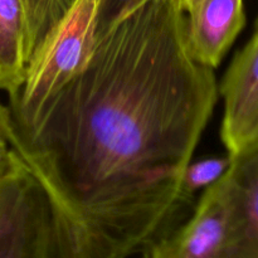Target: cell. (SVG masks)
<instances>
[{
    "label": "cell",
    "instance_id": "obj_1",
    "mask_svg": "<svg viewBox=\"0 0 258 258\" xmlns=\"http://www.w3.org/2000/svg\"><path fill=\"white\" fill-rule=\"evenodd\" d=\"M218 97L180 0H144L96 37L34 126L3 130L47 197L52 258H130L173 229Z\"/></svg>",
    "mask_w": 258,
    "mask_h": 258
},
{
    "label": "cell",
    "instance_id": "obj_2",
    "mask_svg": "<svg viewBox=\"0 0 258 258\" xmlns=\"http://www.w3.org/2000/svg\"><path fill=\"white\" fill-rule=\"evenodd\" d=\"M97 0H76L28 63L18 91L9 96L15 130L28 131L57 93L87 64L96 42Z\"/></svg>",
    "mask_w": 258,
    "mask_h": 258
},
{
    "label": "cell",
    "instance_id": "obj_3",
    "mask_svg": "<svg viewBox=\"0 0 258 258\" xmlns=\"http://www.w3.org/2000/svg\"><path fill=\"white\" fill-rule=\"evenodd\" d=\"M0 258H52L47 197L12 149L0 161Z\"/></svg>",
    "mask_w": 258,
    "mask_h": 258
},
{
    "label": "cell",
    "instance_id": "obj_4",
    "mask_svg": "<svg viewBox=\"0 0 258 258\" xmlns=\"http://www.w3.org/2000/svg\"><path fill=\"white\" fill-rule=\"evenodd\" d=\"M233 209V169L204 189L190 218L149 244L143 258H219Z\"/></svg>",
    "mask_w": 258,
    "mask_h": 258
},
{
    "label": "cell",
    "instance_id": "obj_5",
    "mask_svg": "<svg viewBox=\"0 0 258 258\" xmlns=\"http://www.w3.org/2000/svg\"><path fill=\"white\" fill-rule=\"evenodd\" d=\"M223 98L221 140L232 158L258 144V25L218 85Z\"/></svg>",
    "mask_w": 258,
    "mask_h": 258
},
{
    "label": "cell",
    "instance_id": "obj_6",
    "mask_svg": "<svg viewBox=\"0 0 258 258\" xmlns=\"http://www.w3.org/2000/svg\"><path fill=\"white\" fill-rule=\"evenodd\" d=\"M186 19L191 54L216 70L246 24L243 0H201Z\"/></svg>",
    "mask_w": 258,
    "mask_h": 258
},
{
    "label": "cell",
    "instance_id": "obj_7",
    "mask_svg": "<svg viewBox=\"0 0 258 258\" xmlns=\"http://www.w3.org/2000/svg\"><path fill=\"white\" fill-rule=\"evenodd\" d=\"M233 209L219 258H258V144L232 160Z\"/></svg>",
    "mask_w": 258,
    "mask_h": 258
},
{
    "label": "cell",
    "instance_id": "obj_8",
    "mask_svg": "<svg viewBox=\"0 0 258 258\" xmlns=\"http://www.w3.org/2000/svg\"><path fill=\"white\" fill-rule=\"evenodd\" d=\"M27 64L22 0H0V90L9 96L17 92Z\"/></svg>",
    "mask_w": 258,
    "mask_h": 258
},
{
    "label": "cell",
    "instance_id": "obj_9",
    "mask_svg": "<svg viewBox=\"0 0 258 258\" xmlns=\"http://www.w3.org/2000/svg\"><path fill=\"white\" fill-rule=\"evenodd\" d=\"M75 2L76 0H22L25 17L27 63L34 57Z\"/></svg>",
    "mask_w": 258,
    "mask_h": 258
},
{
    "label": "cell",
    "instance_id": "obj_10",
    "mask_svg": "<svg viewBox=\"0 0 258 258\" xmlns=\"http://www.w3.org/2000/svg\"><path fill=\"white\" fill-rule=\"evenodd\" d=\"M233 158L227 154L223 158H211L189 164L181 176V197L186 204L193 199L194 194L216 183L231 166Z\"/></svg>",
    "mask_w": 258,
    "mask_h": 258
},
{
    "label": "cell",
    "instance_id": "obj_11",
    "mask_svg": "<svg viewBox=\"0 0 258 258\" xmlns=\"http://www.w3.org/2000/svg\"><path fill=\"white\" fill-rule=\"evenodd\" d=\"M143 2L144 0H97L95 23L96 37L106 32L118 18Z\"/></svg>",
    "mask_w": 258,
    "mask_h": 258
},
{
    "label": "cell",
    "instance_id": "obj_12",
    "mask_svg": "<svg viewBox=\"0 0 258 258\" xmlns=\"http://www.w3.org/2000/svg\"><path fill=\"white\" fill-rule=\"evenodd\" d=\"M12 121V113L9 107H5L0 103V128H4Z\"/></svg>",
    "mask_w": 258,
    "mask_h": 258
},
{
    "label": "cell",
    "instance_id": "obj_13",
    "mask_svg": "<svg viewBox=\"0 0 258 258\" xmlns=\"http://www.w3.org/2000/svg\"><path fill=\"white\" fill-rule=\"evenodd\" d=\"M9 145H8V141L7 139L4 138V135H3V131L2 128H0V161L3 160V159L7 156L8 151H9Z\"/></svg>",
    "mask_w": 258,
    "mask_h": 258
},
{
    "label": "cell",
    "instance_id": "obj_14",
    "mask_svg": "<svg viewBox=\"0 0 258 258\" xmlns=\"http://www.w3.org/2000/svg\"><path fill=\"white\" fill-rule=\"evenodd\" d=\"M180 2L181 5H183V9L185 10L186 14H189V13L198 5V3L201 2V0H180Z\"/></svg>",
    "mask_w": 258,
    "mask_h": 258
},
{
    "label": "cell",
    "instance_id": "obj_15",
    "mask_svg": "<svg viewBox=\"0 0 258 258\" xmlns=\"http://www.w3.org/2000/svg\"><path fill=\"white\" fill-rule=\"evenodd\" d=\"M254 25H258V18H257V20H256V24H254Z\"/></svg>",
    "mask_w": 258,
    "mask_h": 258
}]
</instances>
